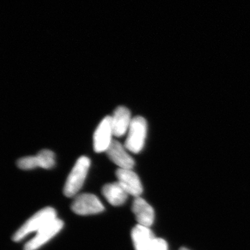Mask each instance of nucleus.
<instances>
[{"mask_svg":"<svg viewBox=\"0 0 250 250\" xmlns=\"http://www.w3.org/2000/svg\"><path fill=\"white\" fill-rule=\"evenodd\" d=\"M57 211L52 207H45L39 210L23 224L19 229L14 233L13 241L20 242L22 241L30 233H37L41 229L57 218Z\"/></svg>","mask_w":250,"mask_h":250,"instance_id":"f257e3e1","label":"nucleus"},{"mask_svg":"<svg viewBox=\"0 0 250 250\" xmlns=\"http://www.w3.org/2000/svg\"><path fill=\"white\" fill-rule=\"evenodd\" d=\"M90 166V160L87 156L79 158L69 174L64 186L63 193L67 197L76 196L86 178Z\"/></svg>","mask_w":250,"mask_h":250,"instance_id":"f03ea898","label":"nucleus"},{"mask_svg":"<svg viewBox=\"0 0 250 250\" xmlns=\"http://www.w3.org/2000/svg\"><path fill=\"white\" fill-rule=\"evenodd\" d=\"M147 133V123L142 116L132 118L128 130V136L125 146L129 152L138 154L144 147Z\"/></svg>","mask_w":250,"mask_h":250,"instance_id":"7ed1b4c3","label":"nucleus"},{"mask_svg":"<svg viewBox=\"0 0 250 250\" xmlns=\"http://www.w3.org/2000/svg\"><path fill=\"white\" fill-rule=\"evenodd\" d=\"M71 208L77 215H88L102 213L104 210V207L96 195L83 193L75 196Z\"/></svg>","mask_w":250,"mask_h":250,"instance_id":"20e7f679","label":"nucleus"},{"mask_svg":"<svg viewBox=\"0 0 250 250\" xmlns=\"http://www.w3.org/2000/svg\"><path fill=\"white\" fill-rule=\"evenodd\" d=\"M62 220L56 218L36 233L35 236L26 243L24 250H37L54 238L63 228Z\"/></svg>","mask_w":250,"mask_h":250,"instance_id":"39448f33","label":"nucleus"},{"mask_svg":"<svg viewBox=\"0 0 250 250\" xmlns=\"http://www.w3.org/2000/svg\"><path fill=\"white\" fill-rule=\"evenodd\" d=\"M113 136L111 116H106L99 124L94 133V150L97 153L106 152L113 141Z\"/></svg>","mask_w":250,"mask_h":250,"instance_id":"423d86ee","label":"nucleus"},{"mask_svg":"<svg viewBox=\"0 0 250 250\" xmlns=\"http://www.w3.org/2000/svg\"><path fill=\"white\" fill-rule=\"evenodd\" d=\"M118 182L124 188L126 192L135 197H140L143 188L139 176L129 169L119 168L116 172Z\"/></svg>","mask_w":250,"mask_h":250,"instance_id":"0eeeda50","label":"nucleus"},{"mask_svg":"<svg viewBox=\"0 0 250 250\" xmlns=\"http://www.w3.org/2000/svg\"><path fill=\"white\" fill-rule=\"evenodd\" d=\"M126 150L127 149L125 146L118 141L113 140L106 152L111 161L120 168L132 170L135 165L134 159L128 154Z\"/></svg>","mask_w":250,"mask_h":250,"instance_id":"6e6552de","label":"nucleus"},{"mask_svg":"<svg viewBox=\"0 0 250 250\" xmlns=\"http://www.w3.org/2000/svg\"><path fill=\"white\" fill-rule=\"evenodd\" d=\"M132 211L139 225L150 228L154 221V210L142 197H135Z\"/></svg>","mask_w":250,"mask_h":250,"instance_id":"1a4fd4ad","label":"nucleus"},{"mask_svg":"<svg viewBox=\"0 0 250 250\" xmlns=\"http://www.w3.org/2000/svg\"><path fill=\"white\" fill-rule=\"evenodd\" d=\"M131 238L135 250H151L156 237L149 228L138 224L133 228Z\"/></svg>","mask_w":250,"mask_h":250,"instance_id":"9d476101","label":"nucleus"},{"mask_svg":"<svg viewBox=\"0 0 250 250\" xmlns=\"http://www.w3.org/2000/svg\"><path fill=\"white\" fill-rule=\"evenodd\" d=\"M131 112L125 106H119L111 116L113 136L121 137L126 134L131 125Z\"/></svg>","mask_w":250,"mask_h":250,"instance_id":"9b49d317","label":"nucleus"},{"mask_svg":"<svg viewBox=\"0 0 250 250\" xmlns=\"http://www.w3.org/2000/svg\"><path fill=\"white\" fill-rule=\"evenodd\" d=\"M103 194L108 203L114 207L124 205L129 195L118 182L104 186Z\"/></svg>","mask_w":250,"mask_h":250,"instance_id":"f8f14e48","label":"nucleus"},{"mask_svg":"<svg viewBox=\"0 0 250 250\" xmlns=\"http://www.w3.org/2000/svg\"><path fill=\"white\" fill-rule=\"evenodd\" d=\"M36 157L39 167L49 170L55 166V154L52 151L42 149L36 155Z\"/></svg>","mask_w":250,"mask_h":250,"instance_id":"ddd939ff","label":"nucleus"},{"mask_svg":"<svg viewBox=\"0 0 250 250\" xmlns=\"http://www.w3.org/2000/svg\"><path fill=\"white\" fill-rule=\"evenodd\" d=\"M17 165L19 168L24 170H32L36 167H39L36 156L21 158L17 161Z\"/></svg>","mask_w":250,"mask_h":250,"instance_id":"4468645a","label":"nucleus"},{"mask_svg":"<svg viewBox=\"0 0 250 250\" xmlns=\"http://www.w3.org/2000/svg\"><path fill=\"white\" fill-rule=\"evenodd\" d=\"M167 243L162 238H156L151 250H167Z\"/></svg>","mask_w":250,"mask_h":250,"instance_id":"2eb2a0df","label":"nucleus"},{"mask_svg":"<svg viewBox=\"0 0 250 250\" xmlns=\"http://www.w3.org/2000/svg\"><path fill=\"white\" fill-rule=\"evenodd\" d=\"M189 250L188 249H187V248H181L180 250Z\"/></svg>","mask_w":250,"mask_h":250,"instance_id":"dca6fc26","label":"nucleus"}]
</instances>
